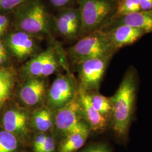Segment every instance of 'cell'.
<instances>
[{"label":"cell","mask_w":152,"mask_h":152,"mask_svg":"<svg viewBox=\"0 0 152 152\" xmlns=\"http://www.w3.org/2000/svg\"><path fill=\"white\" fill-rule=\"evenodd\" d=\"M137 90V71L134 67L130 66L114 95L110 98L112 108V126L120 139H125L128 135L135 110Z\"/></svg>","instance_id":"1"},{"label":"cell","mask_w":152,"mask_h":152,"mask_svg":"<svg viewBox=\"0 0 152 152\" xmlns=\"http://www.w3.org/2000/svg\"><path fill=\"white\" fill-rule=\"evenodd\" d=\"M116 51L107 32L99 29L88 34L72 46L69 54L78 64L87 59L113 56Z\"/></svg>","instance_id":"2"},{"label":"cell","mask_w":152,"mask_h":152,"mask_svg":"<svg viewBox=\"0 0 152 152\" xmlns=\"http://www.w3.org/2000/svg\"><path fill=\"white\" fill-rule=\"evenodd\" d=\"M16 23L21 31L32 35L50 32L48 13L38 0H28L21 5L17 12Z\"/></svg>","instance_id":"3"},{"label":"cell","mask_w":152,"mask_h":152,"mask_svg":"<svg viewBox=\"0 0 152 152\" xmlns=\"http://www.w3.org/2000/svg\"><path fill=\"white\" fill-rule=\"evenodd\" d=\"M114 0H78L80 31L89 34L99 30L114 10Z\"/></svg>","instance_id":"4"},{"label":"cell","mask_w":152,"mask_h":152,"mask_svg":"<svg viewBox=\"0 0 152 152\" xmlns=\"http://www.w3.org/2000/svg\"><path fill=\"white\" fill-rule=\"evenodd\" d=\"M112 56L92 58L78 64L80 87L87 92L98 91Z\"/></svg>","instance_id":"5"},{"label":"cell","mask_w":152,"mask_h":152,"mask_svg":"<svg viewBox=\"0 0 152 152\" xmlns=\"http://www.w3.org/2000/svg\"><path fill=\"white\" fill-rule=\"evenodd\" d=\"M55 122L57 129L65 136L89 127L83 120L81 104L77 97L70 103L58 110Z\"/></svg>","instance_id":"6"},{"label":"cell","mask_w":152,"mask_h":152,"mask_svg":"<svg viewBox=\"0 0 152 152\" xmlns=\"http://www.w3.org/2000/svg\"><path fill=\"white\" fill-rule=\"evenodd\" d=\"M77 97L73 80L66 76H58L49 90L48 104L51 108L59 110Z\"/></svg>","instance_id":"7"},{"label":"cell","mask_w":152,"mask_h":152,"mask_svg":"<svg viewBox=\"0 0 152 152\" xmlns=\"http://www.w3.org/2000/svg\"><path fill=\"white\" fill-rule=\"evenodd\" d=\"M78 99L81 107L83 118L90 130H104L108 125V120L99 113L93 107L89 93L80 88Z\"/></svg>","instance_id":"8"},{"label":"cell","mask_w":152,"mask_h":152,"mask_svg":"<svg viewBox=\"0 0 152 152\" xmlns=\"http://www.w3.org/2000/svg\"><path fill=\"white\" fill-rule=\"evenodd\" d=\"M33 36L23 31L11 33L7 39V46L16 58L26 59L35 50L36 44Z\"/></svg>","instance_id":"9"},{"label":"cell","mask_w":152,"mask_h":152,"mask_svg":"<svg viewBox=\"0 0 152 152\" xmlns=\"http://www.w3.org/2000/svg\"><path fill=\"white\" fill-rule=\"evenodd\" d=\"M107 33L117 50L135 43L147 34L141 29L126 25L114 27Z\"/></svg>","instance_id":"10"},{"label":"cell","mask_w":152,"mask_h":152,"mask_svg":"<svg viewBox=\"0 0 152 152\" xmlns=\"http://www.w3.org/2000/svg\"><path fill=\"white\" fill-rule=\"evenodd\" d=\"M45 92V82L37 78H31L23 86L19 96L24 103L28 106H34L42 100Z\"/></svg>","instance_id":"11"},{"label":"cell","mask_w":152,"mask_h":152,"mask_svg":"<svg viewBox=\"0 0 152 152\" xmlns=\"http://www.w3.org/2000/svg\"><path fill=\"white\" fill-rule=\"evenodd\" d=\"M28 119V113L25 110H9L3 117L4 128L14 135H25L27 132Z\"/></svg>","instance_id":"12"},{"label":"cell","mask_w":152,"mask_h":152,"mask_svg":"<svg viewBox=\"0 0 152 152\" xmlns=\"http://www.w3.org/2000/svg\"><path fill=\"white\" fill-rule=\"evenodd\" d=\"M113 23L114 27L126 25L141 29L147 34L152 32V9L120 16L116 18Z\"/></svg>","instance_id":"13"},{"label":"cell","mask_w":152,"mask_h":152,"mask_svg":"<svg viewBox=\"0 0 152 152\" xmlns=\"http://www.w3.org/2000/svg\"><path fill=\"white\" fill-rule=\"evenodd\" d=\"M90 131L88 127L66 135L60 145L59 152H74L77 151L84 145Z\"/></svg>","instance_id":"14"},{"label":"cell","mask_w":152,"mask_h":152,"mask_svg":"<svg viewBox=\"0 0 152 152\" xmlns=\"http://www.w3.org/2000/svg\"><path fill=\"white\" fill-rule=\"evenodd\" d=\"M47 53L48 51L46 50L28 61L23 68L24 74L31 77V78L42 77Z\"/></svg>","instance_id":"15"},{"label":"cell","mask_w":152,"mask_h":152,"mask_svg":"<svg viewBox=\"0 0 152 152\" xmlns=\"http://www.w3.org/2000/svg\"><path fill=\"white\" fill-rule=\"evenodd\" d=\"M14 83V78L11 71L0 68V108L9 98Z\"/></svg>","instance_id":"16"},{"label":"cell","mask_w":152,"mask_h":152,"mask_svg":"<svg viewBox=\"0 0 152 152\" xmlns=\"http://www.w3.org/2000/svg\"><path fill=\"white\" fill-rule=\"evenodd\" d=\"M88 92L90 94L91 103L95 109L107 119L110 118L112 109L110 99L96 91Z\"/></svg>","instance_id":"17"},{"label":"cell","mask_w":152,"mask_h":152,"mask_svg":"<svg viewBox=\"0 0 152 152\" xmlns=\"http://www.w3.org/2000/svg\"><path fill=\"white\" fill-rule=\"evenodd\" d=\"M32 122L38 130L42 132L49 130L53 123L51 112L46 108L38 110L33 115Z\"/></svg>","instance_id":"18"},{"label":"cell","mask_w":152,"mask_h":152,"mask_svg":"<svg viewBox=\"0 0 152 152\" xmlns=\"http://www.w3.org/2000/svg\"><path fill=\"white\" fill-rule=\"evenodd\" d=\"M56 24L59 32L66 37H74L80 33V29L70 22L64 11L61 12L57 18Z\"/></svg>","instance_id":"19"},{"label":"cell","mask_w":152,"mask_h":152,"mask_svg":"<svg viewBox=\"0 0 152 152\" xmlns=\"http://www.w3.org/2000/svg\"><path fill=\"white\" fill-rule=\"evenodd\" d=\"M140 11V0H120L115 6L114 18H117Z\"/></svg>","instance_id":"20"},{"label":"cell","mask_w":152,"mask_h":152,"mask_svg":"<svg viewBox=\"0 0 152 152\" xmlns=\"http://www.w3.org/2000/svg\"><path fill=\"white\" fill-rule=\"evenodd\" d=\"M18 148V140L12 134L6 131H0V152H14Z\"/></svg>","instance_id":"21"},{"label":"cell","mask_w":152,"mask_h":152,"mask_svg":"<svg viewBox=\"0 0 152 152\" xmlns=\"http://www.w3.org/2000/svg\"><path fill=\"white\" fill-rule=\"evenodd\" d=\"M48 53L44 64L42 77H47L52 75L58 68V63L54 50L52 48L47 49Z\"/></svg>","instance_id":"22"},{"label":"cell","mask_w":152,"mask_h":152,"mask_svg":"<svg viewBox=\"0 0 152 152\" xmlns=\"http://www.w3.org/2000/svg\"><path fill=\"white\" fill-rule=\"evenodd\" d=\"M28 0H0V10H9L21 5Z\"/></svg>","instance_id":"23"},{"label":"cell","mask_w":152,"mask_h":152,"mask_svg":"<svg viewBox=\"0 0 152 152\" xmlns=\"http://www.w3.org/2000/svg\"><path fill=\"white\" fill-rule=\"evenodd\" d=\"M80 152H111L109 147L103 144L94 145Z\"/></svg>","instance_id":"24"},{"label":"cell","mask_w":152,"mask_h":152,"mask_svg":"<svg viewBox=\"0 0 152 152\" xmlns=\"http://www.w3.org/2000/svg\"><path fill=\"white\" fill-rule=\"evenodd\" d=\"M55 142L51 136H47L44 145L39 152H54Z\"/></svg>","instance_id":"25"},{"label":"cell","mask_w":152,"mask_h":152,"mask_svg":"<svg viewBox=\"0 0 152 152\" xmlns=\"http://www.w3.org/2000/svg\"><path fill=\"white\" fill-rule=\"evenodd\" d=\"M46 136L43 133L39 134L36 136L34 141V149L35 152H39L44 145Z\"/></svg>","instance_id":"26"},{"label":"cell","mask_w":152,"mask_h":152,"mask_svg":"<svg viewBox=\"0 0 152 152\" xmlns=\"http://www.w3.org/2000/svg\"><path fill=\"white\" fill-rule=\"evenodd\" d=\"M9 24L7 17L0 15V37H1L6 31Z\"/></svg>","instance_id":"27"},{"label":"cell","mask_w":152,"mask_h":152,"mask_svg":"<svg viewBox=\"0 0 152 152\" xmlns=\"http://www.w3.org/2000/svg\"><path fill=\"white\" fill-rule=\"evenodd\" d=\"M141 11H147L152 9V0H140Z\"/></svg>","instance_id":"28"},{"label":"cell","mask_w":152,"mask_h":152,"mask_svg":"<svg viewBox=\"0 0 152 152\" xmlns=\"http://www.w3.org/2000/svg\"><path fill=\"white\" fill-rule=\"evenodd\" d=\"M51 3L57 7H61L65 6L71 0H50Z\"/></svg>","instance_id":"29"},{"label":"cell","mask_w":152,"mask_h":152,"mask_svg":"<svg viewBox=\"0 0 152 152\" xmlns=\"http://www.w3.org/2000/svg\"><path fill=\"white\" fill-rule=\"evenodd\" d=\"M0 53L4 56H7L5 49L3 44H2L1 42H0Z\"/></svg>","instance_id":"30"},{"label":"cell","mask_w":152,"mask_h":152,"mask_svg":"<svg viewBox=\"0 0 152 152\" xmlns=\"http://www.w3.org/2000/svg\"><path fill=\"white\" fill-rule=\"evenodd\" d=\"M6 58H7V57H5V56L0 54V65L4 63V61L6 60Z\"/></svg>","instance_id":"31"},{"label":"cell","mask_w":152,"mask_h":152,"mask_svg":"<svg viewBox=\"0 0 152 152\" xmlns=\"http://www.w3.org/2000/svg\"></svg>","instance_id":"32"},{"label":"cell","mask_w":152,"mask_h":152,"mask_svg":"<svg viewBox=\"0 0 152 152\" xmlns=\"http://www.w3.org/2000/svg\"><path fill=\"white\" fill-rule=\"evenodd\" d=\"M119 1H120V0H119Z\"/></svg>","instance_id":"33"}]
</instances>
